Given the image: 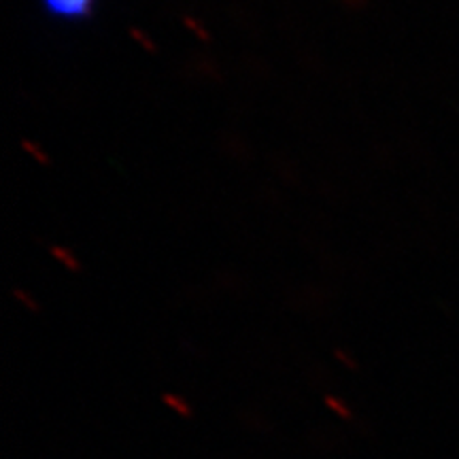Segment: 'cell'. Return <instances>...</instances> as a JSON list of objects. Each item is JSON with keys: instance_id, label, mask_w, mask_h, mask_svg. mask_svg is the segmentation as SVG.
Instances as JSON below:
<instances>
[{"instance_id": "obj_1", "label": "cell", "mask_w": 459, "mask_h": 459, "mask_svg": "<svg viewBox=\"0 0 459 459\" xmlns=\"http://www.w3.org/2000/svg\"><path fill=\"white\" fill-rule=\"evenodd\" d=\"M39 7L49 20L82 24L94 17L99 0H39Z\"/></svg>"}]
</instances>
